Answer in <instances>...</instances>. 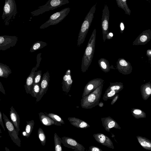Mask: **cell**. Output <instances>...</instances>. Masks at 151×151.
I'll return each mask as SVG.
<instances>
[{"label":"cell","instance_id":"cell-1","mask_svg":"<svg viewBox=\"0 0 151 151\" xmlns=\"http://www.w3.org/2000/svg\"><path fill=\"white\" fill-rule=\"evenodd\" d=\"M96 32V29H94L85 50L81 67V71L83 73L85 72L88 70L92 61L95 51Z\"/></svg>","mask_w":151,"mask_h":151},{"label":"cell","instance_id":"cell-2","mask_svg":"<svg viewBox=\"0 0 151 151\" xmlns=\"http://www.w3.org/2000/svg\"><path fill=\"white\" fill-rule=\"evenodd\" d=\"M104 83L81 100V105L83 109H91L98 105L101 97Z\"/></svg>","mask_w":151,"mask_h":151},{"label":"cell","instance_id":"cell-3","mask_svg":"<svg viewBox=\"0 0 151 151\" xmlns=\"http://www.w3.org/2000/svg\"><path fill=\"white\" fill-rule=\"evenodd\" d=\"M96 4L92 7L82 23L78 36L77 46H80L85 41L94 17Z\"/></svg>","mask_w":151,"mask_h":151},{"label":"cell","instance_id":"cell-4","mask_svg":"<svg viewBox=\"0 0 151 151\" xmlns=\"http://www.w3.org/2000/svg\"><path fill=\"white\" fill-rule=\"evenodd\" d=\"M69 2L68 0H49L45 4L38 7V9L33 12L32 14L33 16H38Z\"/></svg>","mask_w":151,"mask_h":151},{"label":"cell","instance_id":"cell-5","mask_svg":"<svg viewBox=\"0 0 151 151\" xmlns=\"http://www.w3.org/2000/svg\"><path fill=\"white\" fill-rule=\"evenodd\" d=\"M70 10V8L67 7L53 14L50 16L47 21L40 27V28L45 29L49 26L59 23L67 16Z\"/></svg>","mask_w":151,"mask_h":151},{"label":"cell","instance_id":"cell-6","mask_svg":"<svg viewBox=\"0 0 151 151\" xmlns=\"http://www.w3.org/2000/svg\"><path fill=\"white\" fill-rule=\"evenodd\" d=\"M2 115L6 127L12 140L19 147H20L21 141L18 137L14 125L4 113H3Z\"/></svg>","mask_w":151,"mask_h":151},{"label":"cell","instance_id":"cell-7","mask_svg":"<svg viewBox=\"0 0 151 151\" xmlns=\"http://www.w3.org/2000/svg\"><path fill=\"white\" fill-rule=\"evenodd\" d=\"M109 11L107 4H105L103 10L101 26L104 42L106 39V36L109 32Z\"/></svg>","mask_w":151,"mask_h":151},{"label":"cell","instance_id":"cell-8","mask_svg":"<svg viewBox=\"0 0 151 151\" xmlns=\"http://www.w3.org/2000/svg\"><path fill=\"white\" fill-rule=\"evenodd\" d=\"M18 40L16 36H0V50H6L15 46Z\"/></svg>","mask_w":151,"mask_h":151},{"label":"cell","instance_id":"cell-9","mask_svg":"<svg viewBox=\"0 0 151 151\" xmlns=\"http://www.w3.org/2000/svg\"><path fill=\"white\" fill-rule=\"evenodd\" d=\"M50 77V74L48 71L43 74L40 83V91L36 97L37 102L40 101L43 96L46 93L48 89Z\"/></svg>","mask_w":151,"mask_h":151},{"label":"cell","instance_id":"cell-10","mask_svg":"<svg viewBox=\"0 0 151 151\" xmlns=\"http://www.w3.org/2000/svg\"><path fill=\"white\" fill-rule=\"evenodd\" d=\"M61 139L62 143L64 147L74 150L75 151H84L85 148L84 147L75 139L65 136L62 137Z\"/></svg>","mask_w":151,"mask_h":151},{"label":"cell","instance_id":"cell-11","mask_svg":"<svg viewBox=\"0 0 151 151\" xmlns=\"http://www.w3.org/2000/svg\"><path fill=\"white\" fill-rule=\"evenodd\" d=\"M116 68L118 71L122 74L126 75L131 73L132 67L130 63L123 58H120L116 62Z\"/></svg>","mask_w":151,"mask_h":151},{"label":"cell","instance_id":"cell-12","mask_svg":"<svg viewBox=\"0 0 151 151\" xmlns=\"http://www.w3.org/2000/svg\"><path fill=\"white\" fill-rule=\"evenodd\" d=\"M103 83L104 80L100 78H94L89 81L85 86L82 97L88 95Z\"/></svg>","mask_w":151,"mask_h":151},{"label":"cell","instance_id":"cell-13","mask_svg":"<svg viewBox=\"0 0 151 151\" xmlns=\"http://www.w3.org/2000/svg\"><path fill=\"white\" fill-rule=\"evenodd\" d=\"M151 39V30L143 31L135 40L132 44L133 45H144L147 44Z\"/></svg>","mask_w":151,"mask_h":151},{"label":"cell","instance_id":"cell-14","mask_svg":"<svg viewBox=\"0 0 151 151\" xmlns=\"http://www.w3.org/2000/svg\"><path fill=\"white\" fill-rule=\"evenodd\" d=\"M93 137L97 142L100 144L112 149L114 148L113 144L111 139L102 133L94 134Z\"/></svg>","mask_w":151,"mask_h":151},{"label":"cell","instance_id":"cell-15","mask_svg":"<svg viewBox=\"0 0 151 151\" xmlns=\"http://www.w3.org/2000/svg\"><path fill=\"white\" fill-rule=\"evenodd\" d=\"M73 82L70 70L68 69L66 71L63 78L62 86L63 91L68 93L70 89Z\"/></svg>","mask_w":151,"mask_h":151},{"label":"cell","instance_id":"cell-16","mask_svg":"<svg viewBox=\"0 0 151 151\" xmlns=\"http://www.w3.org/2000/svg\"><path fill=\"white\" fill-rule=\"evenodd\" d=\"M101 121L105 129L108 132H110V129L113 128L119 129H121L116 122L110 116L102 118Z\"/></svg>","mask_w":151,"mask_h":151},{"label":"cell","instance_id":"cell-17","mask_svg":"<svg viewBox=\"0 0 151 151\" xmlns=\"http://www.w3.org/2000/svg\"><path fill=\"white\" fill-rule=\"evenodd\" d=\"M37 70V69L35 67H33L30 74L27 78L24 87L26 92L27 94H30L32 91L33 88L35 73Z\"/></svg>","mask_w":151,"mask_h":151},{"label":"cell","instance_id":"cell-18","mask_svg":"<svg viewBox=\"0 0 151 151\" xmlns=\"http://www.w3.org/2000/svg\"><path fill=\"white\" fill-rule=\"evenodd\" d=\"M10 110L9 115L10 119L16 128L17 134L18 135L20 131L19 116L13 106L11 107Z\"/></svg>","mask_w":151,"mask_h":151},{"label":"cell","instance_id":"cell-19","mask_svg":"<svg viewBox=\"0 0 151 151\" xmlns=\"http://www.w3.org/2000/svg\"><path fill=\"white\" fill-rule=\"evenodd\" d=\"M68 119L72 125L78 128L86 129L90 127L86 122L78 118L69 117Z\"/></svg>","mask_w":151,"mask_h":151},{"label":"cell","instance_id":"cell-20","mask_svg":"<svg viewBox=\"0 0 151 151\" xmlns=\"http://www.w3.org/2000/svg\"><path fill=\"white\" fill-rule=\"evenodd\" d=\"M140 91L143 99L147 100L151 94V84L150 82L141 85Z\"/></svg>","mask_w":151,"mask_h":151},{"label":"cell","instance_id":"cell-21","mask_svg":"<svg viewBox=\"0 0 151 151\" xmlns=\"http://www.w3.org/2000/svg\"><path fill=\"white\" fill-rule=\"evenodd\" d=\"M38 114L40 121L43 125L45 126H50L52 125H55V121L44 113L40 112Z\"/></svg>","mask_w":151,"mask_h":151},{"label":"cell","instance_id":"cell-22","mask_svg":"<svg viewBox=\"0 0 151 151\" xmlns=\"http://www.w3.org/2000/svg\"><path fill=\"white\" fill-rule=\"evenodd\" d=\"M138 141L141 146L144 149L151 150V141L145 137L138 136L136 137Z\"/></svg>","mask_w":151,"mask_h":151},{"label":"cell","instance_id":"cell-23","mask_svg":"<svg viewBox=\"0 0 151 151\" xmlns=\"http://www.w3.org/2000/svg\"><path fill=\"white\" fill-rule=\"evenodd\" d=\"M12 73V70L9 66L0 63V77L7 78Z\"/></svg>","mask_w":151,"mask_h":151},{"label":"cell","instance_id":"cell-24","mask_svg":"<svg viewBox=\"0 0 151 151\" xmlns=\"http://www.w3.org/2000/svg\"><path fill=\"white\" fill-rule=\"evenodd\" d=\"M99 65L101 70L105 73L109 72L110 67L109 61L104 58H101L98 60Z\"/></svg>","mask_w":151,"mask_h":151},{"label":"cell","instance_id":"cell-25","mask_svg":"<svg viewBox=\"0 0 151 151\" xmlns=\"http://www.w3.org/2000/svg\"><path fill=\"white\" fill-rule=\"evenodd\" d=\"M110 85L105 92H108L111 90H114L118 93L124 88L123 83L121 82H110Z\"/></svg>","mask_w":151,"mask_h":151},{"label":"cell","instance_id":"cell-26","mask_svg":"<svg viewBox=\"0 0 151 151\" xmlns=\"http://www.w3.org/2000/svg\"><path fill=\"white\" fill-rule=\"evenodd\" d=\"M47 45V43L42 41H37L32 45L29 51L31 52H35L42 48Z\"/></svg>","mask_w":151,"mask_h":151},{"label":"cell","instance_id":"cell-27","mask_svg":"<svg viewBox=\"0 0 151 151\" xmlns=\"http://www.w3.org/2000/svg\"><path fill=\"white\" fill-rule=\"evenodd\" d=\"M119 7L123 9L126 14L130 15L131 10L129 8L127 3V0H116Z\"/></svg>","mask_w":151,"mask_h":151},{"label":"cell","instance_id":"cell-28","mask_svg":"<svg viewBox=\"0 0 151 151\" xmlns=\"http://www.w3.org/2000/svg\"><path fill=\"white\" fill-rule=\"evenodd\" d=\"M54 139L55 143V151H62L61 143L62 139L56 133L54 134Z\"/></svg>","mask_w":151,"mask_h":151},{"label":"cell","instance_id":"cell-29","mask_svg":"<svg viewBox=\"0 0 151 151\" xmlns=\"http://www.w3.org/2000/svg\"><path fill=\"white\" fill-rule=\"evenodd\" d=\"M132 115L136 119L145 118L146 116V113L140 109L133 108L131 109Z\"/></svg>","mask_w":151,"mask_h":151},{"label":"cell","instance_id":"cell-30","mask_svg":"<svg viewBox=\"0 0 151 151\" xmlns=\"http://www.w3.org/2000/svg\"><path fill=\"white\" fill-rule=\"evenodd\" d=\"M46 115L52 119L55 122L56 125L61 126L62 124H65L63 120L58 115L52 113H49Z\"/></svg>","mask_w":151,"mask_h":151},{"label":"cell","instance_id":"cell-31","mask_svg":"<svg viewBox=\"0 0 151 151\" xmlns=\"http://www.w3.org/2000/svg\"><path fill=\"white\" fill-rule=\"evenodd\" d=\"M14 9V3L12 0H6L4 6V11L6 14H9Z\"/></svg>","mask_w":151,"mask_h":151},{"label":"cell","instance_id":"cell-32","mask_svg":"<svg viewBox=\"0 0 151 151\" xmlns=\"http://www.w3.org/2000/svg\"><path fill=\"white\" fill-rule=\"evenodd\" d=\"M26 122L27 124L25 130L26 133L25 137L28 138L29 137L32 131L35 124V122L33 120Z\"/></svg>","mask_w":151,"mask_h":151},{"label":"cell","instance_id":"cell-33","mask_svg":"<svg viewBox=\"0 0 151 151\" xmlns=\"http://www.w3.org/2000/svg\"><path fill=\"white\" fill-rule=\"evenodd\" d=\"M37 136L41 145L43 146H45L46 142V136L44 131L41 127L39 128L38 130Z\"/></svg>","mask_w":151,"mask_h":151},{"label":"cell","instance_id":"cell-34","mask_svg":"<svg viewBox=\"0 0 151 151\" xmlns=\"http://www.w3.org/2000/svg\"><path fill=\"white\" fill-rule=\"evenodd\" d=\"M118 93L114 90H111L108 92H105L103 97L104 101H107L108 100L113 98L116 94Z\"/></svg>","mask_w":151,"mask_h":151},{"label":"cell","instance_id":"cell-35","mask_svg":"<svg viewBox=\"0 0 151 151\" xmlns=\"http://www.w3.org/2000/svg\"><path fill=\"white\" fill-rule=\"evenodd\" d=\"M40 82L38 83L33 84V88L30 94L34 97L36 98L40 91Z\"/></svg>","mask_w":151,"mask_h":151},{"label":"cell","instance_id":"cell-36","mask_svg":"<svg viewBox=\"0 0 151 151\" xmlns=\"http://www.w3.org/2000/svg\"><path fill=\"white\" fill-rule=\"evenodd\" d=\"M42 72L41 70H39L35 72L33 84L38 83L40 82Z\"/></svg>","mask_w":151,"mask_h":151},{"label":"cell","instance_id":"cell-37","mask_svg":"<svg viewBox=\"0 0 151 151\" xmlns=\"http://www.w3.org/2000/svg\"><path fill=\"white\" fill-rule=\"evenodd\" d=\"M41 54V53L38 54L37 56V64L35 67L37 69L39 67L40 63L41 60V58L40 57V55Z\"/></svg>","mask_w":151,"mask_h":151},{"label":"cell","instance_id":"cell-38","mask_svg":"<svg viewBox=\"0 0 151 151\" xmlns=\"http://www.w3.org/2000/svg\"><path fill=\"white\" fill-rule=\"evenodd\" d=\"M89 150L91 151H102V150L100 148L93 146H90L89 147Z\"/></svg>","mask_w":151,"mask_h":151},{"label":"cell","instance_id":"cell-39","mask_svg":"<svg viewBox=\"0 0 151 151\" xmlns=\"http://www.w3.org/2000/svg\"><path fill=\"white\" fill-rule=\"evenodd\" d=\"M146 55L148 58V60L151 64V50L149 49L147 50L146 51Z\"/></svg>","mask_w":151,"mask_h":151},{"label":"cell","instance_id":"cell-40","mask_svg":"<svg viewBox=\"0 0 151 151\" xmlns=\"http://www.w3.org/2000/svg\"><path fill=\"white\" fill-rule=\"evenodd\" d=\"M124 28L125 27L123 22H121L120 24V32L122 34L123 32Z\"/></svg>","mask_w":151,"mask_h":151},{"label":"cell","instance_id":"cell-41","mask_svg":"<svg viewBox=\"0 0 151 151\" xmlns=\"http://www.w3.org/2000/svg\"><path fill=\"white\" fill-rule=\"evenodd\" d=\"M2 114L1 113V111H0V124L1 125L4 131H5V127H4L3 122L2 121Z\"/></svg>","mask_w":151,"mask_h":151},{"label":"cell","instance_id":"cell-42","mask_svg":"<svg viewBox=\"0 0 151 151\" xmlns=\"http://www.w3.org/2000/svg\"><path fill=\"white\" fill-rule=\"evenodd\" d=\"M119 95L118 94L115 95L112 99V100L111 103V105H113L119 98Z\"/></svg>","mask_w":151,"mask_h":151},{"label":"cell","instance_id":"cell-43","mask_svg":"<svg viewBox=\"0 0 151 151\" xmlns=\"http://www.w3.org/2000/svg\"><path fill=\"white\" fill-rule=\"evenodd\" d=\"M113 36V34L111 32H109L106 36V39L109 40L111 39Z\"/></svg>","mask_w":151,"mask_h":151},{"label":"cell","instance_id":"cell-44","mask_svg":"<svg viewBox=\"0 0 151 151\" xmlns=\"http://www.w3.org/2000/svg\"><path fill=\"white\" fill-rule=\"evenodd\" d=\"M0 91L4 94H6L5 90L4 88L2 83L0 81Z\"/></svg>","mask_w":151,"mask_h":151},{"label":"cell","instance_id":"cell-45","mask_svg":"<svg viewBox=\"0 0 151 151\" xmlns=\"http://www.w3.org/2000/svg\"><path fill=\"white\" fill-rule=\"evenodd\" d=\"M98 105L100 107H102L104 105L103 103L102 102H101L99 103L98 104Z\"/></svg>","mask_w":151,"mask_h":151},{"label":"cell","instance_id":"cell-46","mask_svg":"<svg viewBox=\"0 0 151 151\" xmlns=\"http://www.w3.org/2000/svg\"><path fill=\"white\" fill-rule=\"evenodd\" d=\"M0 133H1V130L0 129Z\"/></svg>","mask_w":151,"mask_h":151}]
</instances>
